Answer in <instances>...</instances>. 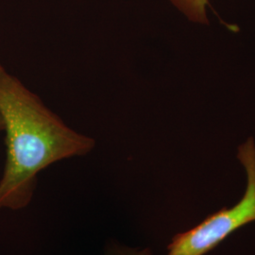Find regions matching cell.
Masks as SVG:
<instances>
[{"label":"cell","instance_id":"obj_1","mask_svg":"<svg viewBox=\"0 0 255 255\" xmlns=\"http://www.w3.org/2000/svg\"><path fill=\"white\" fill-rule=\"evenodd\" d=\"M0 117L7 158L0 180V209L30 202L37 175L61 160L88 154L96 141L64 121L0 62Z\"/></svg>","mask_w":255,"mask_h":255},{"label":"cell","instance_id":"obj_2","mask_svg":"<svg viewBox=\"0 0 255 255\" xmlns=\"http://www.w3.org/2000/svg\"><path fill=\"white\" fill-rule=\"evenodd\" d=\"M237 158L244 166L247 185L241 200L222 208L193 228L180 233L167 246L166 255H205L231 235L255 221V143L251 137L238 147Z\"/></svg>","mask_w":255,"mask_h":255},{"label":"cell","instance_id":"obj_3","mask_svg":"<svg viewBox=\"0 0 255 255\" xmlns=\"http://www.w3.org/2000/svg\"><path fill=\"white\" fill-rule=\"evenodd\" d=\"M170 2L192 22L209 23L206 13L208 0H170Z\"/></svg>","mask_w":255,"mask_h":255},{"label":"cell","instance_id":"obj_4","mask_svg":"<svg viewBox=\"0 0 255 255\" xmlns=\"http://www.w3.org/2000/svg\"><path fill=\"white\" fill-rule=\"evenodd\" d=\"M104 255H150V250L113 244L109 248H107Z\"/></svg>","mask_w":255,"mask_h":255},{"label":"cell","instance_id":"obj_5","mask_svg":"<svg viewBox=\"0 0 255 255\" xmlns=\"http://www.w3.org/2000/svg\"><path fill=\"white\" fill-rule=\"evenodd\" d=\"M1 130H3V121H2V119L0 117V131Z\"/></svg>","mask_w":255,"mask_h":255}]
</instances>
